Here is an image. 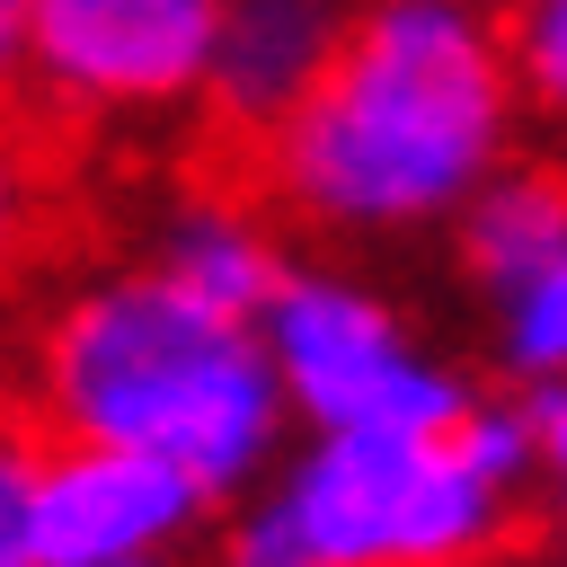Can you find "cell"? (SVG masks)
<instances>
[{"label":"cell","mask_w":567,"mask_h":567,"mask_svg":"<svg viewBox=\"0 0 567 567\" xmlns=\"http://www.w3.org/2000/svg\"><path fill=\"white\" fill-rule=\"evenodd\" d=\"M514 89L505 0H363L230 204L275 239L425 221L496 177Z\"/></svg>","instance_id":"cell-1"},{"label":"cell","mask_w":567,"mask_h":567,"mask_svg":"<svg viewBox=\"0 0 567 567\" xmlns=\"http://www.w3.org/2000/svg\"><path fill=\"white\" fill-rule=\"evenodd\" d=\"M18 434L133 443L204 487H230L275 434V372L230 310L195 301L159 266H71L27 319Z\"/></svg>","instance_id":"cell-2"},{"label":"cell","mask_w":567,"mask_h":567,"mask_svg":"<svg viewBox=\"0 0 567 567\" xmlns=\"http://www.w3.org/2000/svg\"><path fill=\"white\" fill-rule=\"evenodd\" d=\"M230 0H9L18 44V186H44V230L106 213L89 177L133 168L142 133L204 97Z\"/></svg>","instance_id":"cell-3"},{"label":"cell","mask_w":567,"mask_h":567,"mask_svg":"<svg viewBox=\"0 0 567 567\" xmlns=\"http://www.w3.org/2000/svg\"><path fill=\"white\" fill-rule=\"evenodd\" d=\"M532 443L496 408H461L452 425H337L284 514L310 540L319 567H425V558H478L514 540V478L532 470Z\"/></svg>","instance_id":"cell-4"},{"label":"cell","mask_w":567,"mask_h":567,"mask_svg":"<svg viewBox=\"0 0 567 567\" xmlns=\"http://www.w3.org/2000/svg\"><path fill=\"white\" fill-rule=\"evenodd\" d=\"M213 487L133 443H27L9 452V567H133Z\"/></svg>","instance_id":"cell-5"},{"label":"cell","mask_w":567,"mask_h":567,"mask_svg":"<svg viewBox=\"0 0 567 567\" xmlns=\"http://www.w3.org/2000/svg\"><path fill=\"white\" fill-rule=\"evenodd\" d=\"M275 328V363L301 390V408L319 425H452L470 399L408 354L399 319L328 275H284V292L266 301Z\"/></svg>","instance_id":"cell-6"},{"label":"cell","mask_w":567,"mask_h":567,"mask_svg":"<svg viewBox=\"0 0 567 567\" xmlns=\"http://www.w3.org/2000/svg\"><path fill=\"white\" fill-rule=\"evenodd\" d=\"M567 248V159H514L470 195L461 221V275L487 292H523Z\"/></svg>","instance_id":"cell-7"},{"label":"cell","mask_w":567,"mask_h":567,"mask_svg":"<svg viewBox=\"0 0 567 567\" xmlns=\"http://www.w3.org/2000/svg\"><path fill=\"white\" fill-rule=\"evenodd\" d=\"M505 354L523 381H558L567 372V248L514 292V328H505Z\"/></svg>","instance_id":"cell-8"},{"label":"cell","mask_w":567,"mask_h":567,"mask_svg":"<svg viewBox=\"0 0 567 567\" xmlns=\"http://www.w3.org/2000/svg\"><path fill=\"white\" fill-rule=\"evenodd\" d=\"M505 44L523 71V97L567 115V0H505Z\"/></svg>","instance_id":"cell-9"},{"label":"cell","mask_w":567,"mask_h":567,"mask_svg":"<svg viewBox=\"0 0 567 567\" xmlns=\"http://www.w3.org/2000/svg\"><path fill=\"white\" fill-rule=\"evenodd\" d=\"M532 434H540V452H549V470H558V487H567V381L540 399V425H532Z\"/></svg>","instance_id":"cell-10"},{"label":"cell","mask_w":567,"mask_h":567,"mask_svg":"<svg viewBox=\"0 0 567 567\" xmlns=\"http://www.w3.org/2000/svg\"><path fill=\"white\" fill-rule=\"evenodd\" d=\"M425 567H478V558H425Z\"/></svg>","instance_id":"cell-11"}]
</instances>
